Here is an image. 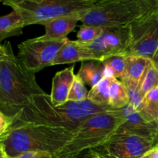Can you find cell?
Instances as JSON below:
<instances>
[{"label": "cell", "instance_id": "cell-19", "mask_svg": "<svg viewBox=\"0 0 158 158\" xmlns=\"http://www.w3.org/2000/svg\"><path fill=\"white\" fill-rule=\"evenodd\" d=\"M130 103L127 89L124 83L113 78L110 89V106L113 109H121Z\"/></svg>", "mask_w": 158, "mask_h": 158}, {"label": "cell", "instance_id": "cell-14", "mask_svg": "<svg viewBox=\"0 0 158 158\" xmlns=\"http://www.w3.org/2000/svg\"><path fill=\"white\" fill-rule=\"evenodd\" d=\"M89 60H93L86 46L77 40L67 39L56 56L52 66Z\"/></svg>", "mask_w": 158, "mask_h": 158}, {"label": "cell", "instance_id": "cell-32", "mask_svg": "<svg viewBox=\"0 0 158 158\" xmlns=\"http://www.w3.org/2000/svg\"><path fill=\"white\" fill-rule=\"evenodd\" d=\"M151 61H152L153 64H154V66H155L156 69H157L158 71V49H157L155 53H154L153 58L151 59Z\"/></svg>", "mask_w": 158, "mask_h": 158}, {"label": "cell", "instance_id": "cell-30", "mask_svg": "<svg viewBox=\"0 0 158 158\" xmlns=\"http://www.w3.org/2000/svg\"><path fill=\"white\" fill-rule=\"evenodd\" d=\"M65 158H99L97 157V154L92 151V150H87L81 154H78V155L73 156V157H65Z\"/></svg>", "mask_w": 158, "mask_h": 158}, {"label": "cell", "instance_id": "cell-11", "mask_svg": "<svg viewBox=\"0 0 158 158\" xmlns=\"http://www.w3.org/2000/svg\"><path fill=\"white\" fill-rule=\"evenodd\" d=\"M124 121L117 129V134H128L155 141L158 137V123L147 120L131 104L120 109Z\"/></svg>", "mask_w": 158, "mask_h": 158}, {"label": "cell", "instance_id": "cell-28", "mask_svg": "<svg viewBox=\"0 0 158 158\" xmlns=\"http://www.w3.org/2000/svg\"><path fill=\"white\" fill-rule=\"evenodd\" d=\"M43 0H3V4L10 6L12 9L23 4H39Z\"/></svg>", "mask_w": 158, "mask_h": 158}, {"label": "cell", "instance_id": "cell-15", "mask_svg": "<svg viewBox=\"0 0 158 158\" xmlns=\"http://www.w3.org/2000/svg\"><path fill=\"white\" fill-rule=\"evenodd\" d=\"M24 27L23 17L17 11L12 9V12L0 17V43L9 37L22 35Z\"/></svg>", "mask_w": 158, "mask_h": 158}, {"label": "cell", "instance_id": "cell-27", "mask_svg": "<svg viewBox=\"0 0 158 158\" xmlns=\"http://www.w3.org/2000/svg\"><path fill=\"white\" fill-rule=\"evenodd\" d=\"M13 123V120L0 111V135L3 134L8 131Z\"/></svg>", "mask_w": 158, "mask_h": 158}, {"label": "cell", "instance_id": "cell-2", "mask_svg": "<svg viewBox=\"0 0 158 158\" xmlns=\"http://www.w3.org/2000/svg\"><path fill=\"white\" fill-rule=\"evenodd\" d=\"M107 106H99L85 100L67 101L56 106L51 102L50 95L46 94L32 96L27 106L14 119V123H33L77 131L83 120L90 116L110 110Z\"/></svg>", "mask_w": 158, "mask_h": 158}, {"label": "cell", "instance_id": "cell-10", "mask_svg": "<svg viewBox=\"0 0 158 158\" xmlns=\"http://www.w3.org/2000/svg\"><path fill=\"white\" fill-rule=\"evenodd\" d=\"M100 37L93 43L84 45L93 60L103 62L113 56H126L131 43V26L103 27Z\"/></svg>", "mask_w": 158, "mask_h": 158}, {"label": "cell", "instance_id": "cell-24", "mask_svg": "<svg viewBox=\"0 0 158 158\" xmlns=\"http://www.w3.org/2000/svg\"><path fill=\"white\" fill-rule=\"evenodd\" d=\"M103 28L101 26L82 25L77 32V41L83 45H88L99 38L103 33Z\"/></svg>", "mask_w": 158, "mask_h": 158}, {"label": "cell", "instance_id": "cell-25", "mask_svg": "<svg viewBox=\"0 0 158 158\" xmlns=\"http://www.w3.org/2000/svg\"><path fill=\"white\" fill-rule=\"evenodd\" d=\"M88 93L85 83L77 74L71 86L68 101H83L87 100Z\"/></svg>", "mask_w": 158, "mask_h": 158}, {"label": "cell", "instance_id": "cell-4", "mask_svg": "<svg viewBox=\"0 0 158 158\" xmlns=\"http://www.w3.org/2000/svg\"><path fill=\"white\" fill-rule=\"evenodd\" d=\"M123 121L120 109L90 116L82 122L72 140L53 158L73 157L100 146L115 134Z\"/></svg>", "mask_w": 158, "mask_h": 158}, {"label": "cell", "instance_id": "cell-17", "mask_svg": "<svg viewBox=\"0 0 158 158\" xmlns=\"http://www.w3.org/2000/svg\"><path fill=\"white\" fill-rule=\"evenodd\" d=\"M151 61L150 59L142 56H126V73L123 80L127 79L134 83H140V79Z\"/></svg>", "mask_w": 158, "mask_h": 158}, {"label": "cell", "instance_id": "cell-33", "mask_svg": "<svg viewBox=\"0 0 158 158\" xmlns=\"http://www.w3.org/2000/svg\"><path fill=\"white\" fill-rule=\"evenodd\" d=\"M4 155H5L4 152H3L2 149V148H1V147H0V157H2V156H4Z\"/></svg>", "mask_w": 158, "mask_h": 158}, {"label": "cell", "instance_id": "cell-26", "mask_svg": "<svg viewBox=\"0 0 158 158\" xmlns=\"http://www.w3.org/2000/svg\"><path fill=\"white\" fill-rule=\"evenodd\" d=\"M6 158H53V156L49 153L30 151V152L23 153V154L16 156V157Z\"/></svg>", "mask_w": 158, "mask_h": 158}, {"label": "cell", "instance_id": "cell-34", "mask_svg": "<svg viewBox=\"0 0 158 158\" xmlns=\"http://www.w3.org/2000/svg\"><path fill=\"white\" fill-rule=\"evenodd\" d=\"M94 1H97V2H102V1H103V0H94Z\"/></svg>", "mask_w": 158, "mask_h": 158}, {"label": "cell", "instance_id": "cell-7", "mask_svg": "<svg viewBox=\"0 0 158 158\" xmlns=\"http://www.w3.org/2000/svg\"><path fill=\"white\" fill-rule=\"evenodd\" d=\"M131 43L127 56L151 60L158 49V10L151 11L130 25Z\"/></svg>", "mask_w": 158, "mask_h": 158}, {"label": "cell", "instance_id": "cell-16", "mask_svg": "<svg viewBox=\"0 0 158 158\" xmlns=\"http://www.w3.org/2000/svg\"><path fill=\"white\" fill-rule=\"evenodd\" d=\"M77 75L85 83L94 86L104 77L103 62L97 60L81 62V66Z\"/></svg>", "mask_w": 158, "mask_h": 158}, {"label": "cell", "instance_id": "cell-13", "mask_svg": "<svg viewBox=\"0 0 158 158\" xmlns=\"http://www.w3.org/2000/svg\"><path fill=\"white\" fill-rule=\"evenodd\" d=\"M74 69L73 65L59 71L54 76L50 94L51 102L54 106H61L68 101L71 86L76 76Z\"/></svg>", "mask_w": 158, "mask_h": 158}, {"label": "cell", "instance_id": "cell-29", "mask_svg": "<svg viewBox=\"0 0 158 158\" xmlns=\"http://www.w3.org/2000/svg\"><path fill=\"white\" fill-rule=\"evenodd\" d=\"M138 1L148 12L158 10V0H138Z\"/></svg>", "mask_w": 158, "mask_h": 158}, {"label": "cell", "instance_id": "cell-21", "mask_svg": "<svg viewBox=\"0 0 158 158\" xmlns=\"http://www.w3.org/2000/svg\"><path fill=\"white\" fill-rule=\"evenodd\" d=\"M140 114L147 120L158 123V86L154 87L145 95L143 110Z\"/></svg>", "mask_w": 158, "mask_h": 158}, {"label": "cell", "instance_id": "cell-3", "mask_svg": "<svg viewBox=\"0 0 158 158\" xmlns=\"http://www.w3.org/2000/svg\"><path fill=\"white\" fill-rule=\"evenodd\" d=\"M77 131L33 123H14L0 135V147L6 157L38 151L56 156Z\"/></svg>", "mask_w": 158, "mask_h": 158}, {"label": "cell", "instance_id": "cell-12", "mask_svg": "<svg viewBox=\"0 0 158 158\" xmlns=\"http://www.w3.org/2000/svg\"><path fill=\"white\" fill-rule=\"evenodd\" d=\"M87 12H75L43 22L40 25L44 26L46 32L39 37L43 40H66L68 34L74 30L78 22L81 21Z\"/></svg>", "mask_w": 158, "mask_h": 158}, {"label": "cell", "instance_id": "cell-9", "mask_svg": "<svg viewBox=\"0 0 158 158\" xmlns=\"http://www.w3.org/2000/svg\"><path fill=\"white\" fill-rule=\"evenodd\" d=\"M154 142L132 134L115 133L101 145L90 150L99 158H141L154 146Z\"/></svg>", "mask_w": 158, "mask_h": 158}, {"label": "cell", "instance_id": "cell-5", "mask_svg": "<svg viewBox=\"0 0 158 158\" xmlns=\"http://www.w3.org/2000/svg\"><path fill=\"white\" fill-rule=\"evenodd\" d=\"M148 12L138 0H103L88 11L80 22L101 27L126 26Z\"/></svg>", "mask_w": 158, "mask_h": 158}, {"label": "cell", "instance_id": "cell-35", "mask_svg": "<svg viewBox=\"0 0 158 158\" xmlns=\"http://www.w3.org/2000/svg\"><path fill=\"white\" fill-rule=\"evenodd\" d=\"M0 158H6V156H2V157H0Z\"/></svg>", "mask_w": 158, "mask_h": 158}, {"label": "cell", "instance_id": "cell-36", "mask_svg": "<svg viewBox=\"0 0 158 158\" xmlns=\"http://www.w3.org/2000/svg\"><path fill=\"white\" fill-rule=\"evenodd\" d=\"M0 2H3V0H0Z\"/></svg>", "mask_w": 158, "mask_h": 158}, {"label": "cell", "instance_id": "cell-31", "mask_svg": "<svg viewBox=\"0 0 158 158\" xmlns=\"http://www.w3.org/2000/svg\"><path fill=\"white\" fill-rule=\"evenodd\" d=\"M141 158H158V143L154 144Z\"/></svg>", "mask_w": 158, "mask_h": 158}, {"label": "cell", "instance_id": "cell-37", "mask_svg": "<svg viewBox=\"0 0 158 158\" xmlns=\"http://www.w3.org/2000/svg\"><path fill=\"white\" fill-rule=\"evenodd\" d=\"M0 49H1V45H0Z\"/></svg>", "mask_w": 158, "mask_h": 158}, {"label": "cell", "instance_id": "cell-8", "mask_svg": "<svg viewBox=\"0 0 158 158\" xmlns=\"http://www.w3.org/2000/svg\"><path fill=\"white\" fill-rule=\"evenodd\" d=\"M67 39L63 40H43L40 37L29 39L18 45L17 57L28 69L37 73L52 66L56 56Z\"/></svg>", "mask_w": 158, "mask_h": 158}, {"label": "cell", "instance_id": "cell-20", "mask_svg": "<svg viewBox=\"0 0 158 158\" xmlns=\"http://www.w3.org/2000/svg\"><path fill=\"white\" fill-rule=\"evenodd\" d=\"M104 66V77L123 80L126 73V56H113L103 61Z\"/></svg>", "mask_w": 158, "mask_h": 158}, {"label": "cell", "instance_id": "cell-22", "mask_svg": "<svg viewBox=\"0 0 158 158\" xmlns=\"http://www.w3.org/2000/svg\"><path fill=\"white\" fill-rule=\"evenodd\" d=\"M156 86H158V71L151 61L140 79L139 88L143 97H145L150 90Z\"/></svg>", "mask_w": 158, "mask_h": 158}, {"label": "cell", "instance_id": "cell-1", "mask_svg": "<svg viewBox=\"0 0 158 158\" xmlns=\"http://www.w3.org/2000/svg\"><path fill=\"white\" fill-rule=\"evenodd\" d=\"M34 71L28 69L6 42L0 49V111L12 120L27 106L32 96L46 94Z\"/></svg>", "mask_w": 158, "mask_h": 158}, {"label": "cell", "instance_id": "cell-18", "mask_svg": "<svg viewBox=\"0 0 158 158\" xmlns=\"http://www.w3.org/2000/svg\"><path fill=\"white\" fill-rule=\"evenodd\" d=\"M113 78L103 77L100 82L92 86L88 93L87 99L99 106H110V89Z\"/></svg>", "mask_w": 158, "mask_h": 158}, {"label": "cell", "instance_id": "cell-23", "mask_svg": "<svg viewBox=\"0 0 158 158\" xmlns=\"http://www.w3.org/2000/svg\"><path fill=\"white\" fill-rule=\"evenodd\" d=\"M127 89L129 101L131 106H134L138 112L141 113L143 110V103L144 97L141 94L139 88V83H134L131 80L124 79L121 80Z\"/></svg>", "mask_w": 158, "mask_h": 158}, {"label": "cell", "instance_id": "cell-6", "mask_svg": "<svg viewBox=\"0 0 158 158\" xmlns=\"http://www.w3.org/2000/svg\"><path fill=\"white\" fill-rule=\"evenodd\" d=\"M100 2L94 0H43L39 4H23L13 10L21 14L25 26L40 25L43 22L62 15L94 9Z\"/></svg>", "mask_w": 158, "mask_h": 158}]
</instances>
